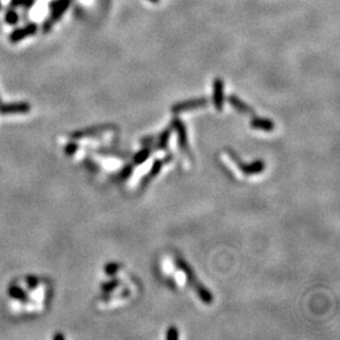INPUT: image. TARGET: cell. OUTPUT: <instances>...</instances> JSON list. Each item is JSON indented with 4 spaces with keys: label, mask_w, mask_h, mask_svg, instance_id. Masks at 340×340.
Instances as JSON below:
<instances>
[{
    "label": "cell",
    "mask_w": 340,
    "mask_h": 340,
    "mask_svg": "<svg viewBox=\"0 0 340 340\" xmlns=\"http://www.w3.org/2000/svg\"><path fill=\"white\" fill-rule=\"evenodd\" d=\"M175 265L178 269L185 273L187 282H189L191 288L193 289L196 293H197L199 298L202 299V301L206 304L212 303L213 299H214L213 294L210 293L207 289H205V286L197 280V277H196L194 271L192 270V267H190V266L187 265V263L181 258L176 259Z\"/></svg>",
    "instance_id": "cell-1"
},
{
    "label": "cell",
    "mask_w": 340,
    "mask_h": 340,
    "mask_svg": "<svg viewBox=\"0 0 340 340\" xmlns=\"http://www.w3.org/2000/svg\"><path fill=\"white\" fill-rule=\"evenodd\" d=\"M70 3L71 0H54V1L50 3L51 15L43 25L44 32H48V31L52 28V25L54 24L57 20L61 19L62 16L64 15V12L69 9Z\"/></svg>",
    "instance_id": "cell-2"
},
{
    "label": "cell",
    "mask_w": 340,
    "mask_h": 340,
    "mask_svg": "<svg viewBox=\"0 0 340 340\" xmlns=\"http://www.w3.org/2000/svg\"><path fill=\"white\" fill-rule=\"evenodd\" d=\"M228 155L230 156V159L234 161V162L237 164V167L240 169V171L244 173L245 175H252V174H258L262 172L263 170L266 169L265 162L261 160H258L256 162H253L251 164H245L241 162V160L239 159V156L237 155L234 151L231 149H227Z\"/></svg>",
    "instance_id": "cell-3"
},
{
    "label": "cell",
    "mask_w": 340,
    "mask_h": 340,
    "mask_svg": "<svg viewBox=\"0 0 340 340\" xmlns=\"http://www.w3.org/2000/svg\"><path fill=\"white\" fill-rule=\"evenodd\" d=\"M172 126L175 129L177 132V141H178V146H180L181 151L185 152L186 154H190L189 151V140H187V131L185 124L182 122V120L178 118H175L173 120Z\"/></svg>",
    "instance_id": "cell-4"
},
{
    "label": "cell",
    "mask_w": 340,
    "mask_h": 340,
    "mask_svg": "<svg viewBox=\"0 0 340 340\" xmlns=\"http://www.w3.org/2000/svg\"><path fill=\"white\" fill-rule=\"evenodd\" d=\"M207 105L208 100L206 99V98H195V99L178 102V104L172 106V111L174 114H180L183 113V111H187L190 109L192 110L196 108H202V107H205Z\"/></svg>",
    "instance_id": "cell-5"
},
{
    "label": "cell",
    "mask_w": 340,
    "mask_h": 340,
    "mask_svg": "<svg viewBox=\"0 0 340 340\" xmlns=\"http://www.w3.org/2000/svg\"><path fill=\"white\" fill-rule=\"evenodd\" d=\"M31 106L25 101L11 102V104L0 105V114L1 115H21L29 113Z\"/></svg>",
    "instance_id": "cell-6"
},
{
    "label": "cell",
    "mask_w": 340,
    "mask_h": 340,
    "mask_svg": "<svg viewBox=\"0 0 340 340\" xmlns=\"http://www.w3.org/2000/svg\"><path fill=\"white\" fill-rule=\"evenodd\" d=\"M173 160V155L172 154H169L165 156V158L163 159H159V160H155L154 161V163L152 164V168L150 170V172L146 174V175L142 178V181H141V185L142 186H146L149 184V182L152 180V178H154L156 175H158L159 172L161 171V169L163 168V165H165L167 163L169 162H171V161Z\"/></svg>",
    "instance_id": "cell-7"
},
{
    "label": "cell",
    "mask_w": 340,
    "mask_h": 340,
    "mask_svg": "<svg viewBox=\"0 0 340 340\" xmlns=\"http://www.w3.org/2000/svg\"><path fill=\"white\" fill-rule=\"evenodd\" d=\"M37 30H38V26L34 24H30L28 25L24 26V28L17 29L13 31L10 35V42L11 43L20 42L22 39H25L30 37V35H33L35 32H37Z\"/></svg>",
    "instance_id": "cell-8"
},
{
    "label": "cell",
    "mask_w": 340,
    "mask_h": 340,
    "mask_svg": "<svg viewBox=\"0 0 340 340\" xmlns=\"http://www.w3.org/2000/svg\"><path fill=\"white\" fill-rule=\"evenodd\" d=\"M213 101L216 109L221 110L223 106V82L220 78H215L214 91H213Z\"/></svg>",
    "instance_id": "cell-9"
},
{
    "label": "cell",
    "mask_w": 340,
    "mask_h": 340,
    "mask_svg": "<svg viewBox=\"0 0 340 340\" xmlns=\"http://www.w3.org/2000/svg\"><path fill=\"white\" fill-rule=\"evenodd\" d=\"M228 101H229V104L234 107L238 113L248 115V116H254V109L251 108V107L245 104V102H243L237 96L235 95L229 96L228 97Z\"/></svg>",
    "instance_id": "cell-10"
},
{
    "label": "cell",
    "mask_w": 340,
    "mask_h": 340,
    "mask_svg": "<svg viewBox=\"0 0 340 340\" xmlns=\"http://www.w3.org/2000/svg\"><path fill=\"white\" fill-rule=\"evenodd\" d=\"M250 127L253 129H258V130L272 131L273 129H274V122L267 118L254 117L251 121H250Z\"/></svg>",
    "instance_id": "cell-11"
},
{
    "label": "cell",
    "mask_w": 340,
    "mask_h": 340,
    "mask_svg": "<svg viewBox=\"0 0 340 340\" xmlns=\"http://www.w3.org/2000/svg\"><path fill=\"white\" fill-rule=\"evenodd\" d=\"M9 295H10L12 298L18 299V301H21V302L28 301V294H26L25 291L22 290L17 285H11L10 288H9Z\"/></svg>",
    "instance_id": "cell-12"
},
{
    "label": "cell",
    "mask_w": 340,
    "mask_h": 340,
    "mask_svg": "<svg viewBox=\"0 0 340 340\" xmlns=\"http://www.w3.org/2000/svg\"><path fill=\"white\" fill-rule=\"evenodd\" d=\"M171 128L165 129V130L161 133L160 137L158 138V145H156L155 150H167L168 149V143L170 140V137H171Z\"/></svg>",
    "instance_id": "cell-13"
},
{
    "label": "cell",
    "mask_w": 340,
    "mask_h": 340,
    "mask_svg": "<svg viewBox=\"0 0 340 340\" xmlns=\"http://www.w3.org/2000/svg\"><path fill=\"white\" fill-rule=\"evenodd\" d=\"M108 127L109 126H99V127L91 128L86 131H79V132L74 133V137H78V139H80V138L86 137V136H97V135H99V133H102V132H105L106 130H108V129H107Z\"/></svg>",
    "instance_id": "cell-14"
},
{
    "label": "cell",
    "mask_w": 340,
    "mask_h": 340,
    "mask_svg": "<svg viewBox=\"0 0 340 340\" xmlns=\"http://www.w3.org/2000/svg\"><path fill=\"white\" fill-rule=\"evenodd\" d=\"M151 151L152 149L150 146H145L143 147L142 150H140L138 152V153L133 156V163H135L136 165H139V164H142L145 161H146L147 159H149V156L151 154Z\"/></svg>",
    "instance_id": "cell-15"
},
{
    "label": "cell",
    "mask_w": 340,
    "mask_h": 340,
    "mask_svg": "<svg viewBox=\"0 0 340 340\" xmlns=\"http://www.w3.org/2000/svg\"><path fill=\"white\" fill-rule=\"evenodd\" d=\"M118 284H119V282L117 280L109 281V282H107V283H104L101 285V290L104 291V292L110 293V292H113L116 288H117Z\"/></svg>",
    "instance_id": "cell-16"
},
{
    "label": "cell",
    "mask_w": 340,
    "mask_h": 340,
    "mask_svg": "<svg viewBox=\"0 0 340 340\" xmlns=\"http://www.w3.org/2000/svg\"><path fill=\"white\" fill-rule=\"evenodd\" d=\"M4 19H6L7 24H16L18 20H19V17H18L16 11H9L6 15V18H4Z\"/></svg>",
    "instance_id": "cell-17"
},
{
    "label": "cell",
    "mask_w": 340,
    "mask_h": 340,
    "mask_svg": "<svg viewBox=\"0 0 340 340\" xmlns=\"http://www.w3.org/2000/svg\"><path fill=\"white\" fill-rule=\"evenodd\" d=\"M119 269V266L117 265V263H115V262H111V263H108L105 267V272H106V274H108V275H114L116 274V272L118 271Z\"/></svg>",
    "instance_id": "cell-18"
},
{
    "label": "cell",
    "mask_w": 340,
    "mask_h": 340,
    "mask_svg": "<svg viewBox=\"0 0 340 340\" xmlns=\"http://www.w3.org/2000/svg\"><path fill=\"white\" fill-rule=\"evenodd\" d=\"M34 0H11V6L13 7H19V6H25L31 7L33 4Z\"/></svg>",
    "instance_id": "cell-19"
},
{
    "label": "cell",
    "mask_w": 340,
    "mask_h": 340,
    "mask_svg": "<svg viewBox=\"0 0 340 340\" xmlns=\"http://www.w3.org/2000/svg\"><path fill=\"white\" fill-rule=\"evenodd\" d=\"M178 338V332L175 327H170L167 332V339L169 340H175Z\"/></svg>",
    "instance_id": "cell-20"
},
{
    "label": "cell",
    "mask_w": 340,
    "mask_h": 340,
    "mask_svg": "<svg viewBox=\"0 0 340 340\" xmlns=\"http://www.w3.org/2000/svg\"><path fill=\"white\" fill-rule=\"evenodd\" d=\"M78 149V146L76 145V143H69L68 146H65V153L66 154H69V155H73L76 151H77Z\"/></svg>",
    "instance_id": "cell-21"
},
{
    "label": "cell",
    "mask_w": 340,
    "mask_h": 340,
    "mask_svg": "<svg viewBox=\"0 0 340 340\" xmlns=\"http://www.w3.org/2000/svg\"><path fill=\"white\" fill-rule=\"evenodd\" d=\"M131 172H132V167L131 165H127V167H124L122 169V171L120 172V178H122V180H124V178H128L129 176L131 175Z\"/></svg>",
    "instance_id": "cell-22"
},
{
    "label": "cell",
    "mask_w": 340,
    "mask_h": 340,
    "mask_svg": "<svg viewBox=\"0 0 340 340\" xmlns=\"http://www.w3.org/2000/svg\"><path fill=\"white\" fill-rule=\"evenodd\" d=\"M25 281H26V284H28L30 289H35L39 283V281L35 276H28Z\"/></svg>",
    "instance_id": "cell-23"
},
{
    "label": "cell",
    "mask_w": 340,
    "mask_h": 340,
    "mask_svg": "<svg viewBox=\"0 0 340 340\" xmlns=\"http://www.w3.org/2000/svg\"><path fill=\"white\" fill-rule=\"evenodd\" d=\"M53 338H54L55 340H56V339H64V336H62V335H60V334H57V335H55V336H54V337H53Z\"/></svg>",
    "instance_id": "cell-24"
},
{
    "label": "cell",
    "mask_w": 340,
    "mask_h": 340,
    "mask_svg": "<svg viewBox=\"0 0 340 340\" xmlns=\"http://www.w3.org/2000/svg\"><path fill=\"white\" fill-rule=\"evenodd\" d=\"M150 1H152V2H159L160 0H150Z\"/></svg>",
    "instance_id": "cell-25"
},
{
    "label": "cell",
    "mask_w": 340,
    "mask_h": 340,
    "mask_svg": "<svg viewBox=\"0 0 340 340\" xmlns=\"http://www.w3.org/2000/svg\"><path fill=\"white\" fill-rule=\"evenodd\" d=\"M0 8H1V0H0Z\"/></svg>",
    "instance_id": "cell-26"
},
{
    "label": "cell",
    "mask_w": 340,
    "mask_h": 340,
    "mask_svg": "<svg viewBox=\"0 0 340 340\" xmlns=\"http://www.w3.org/2000/svg\"><path fill=\"white\" fill-rule=\"evenodd\" d=\"M0 102H1V101H0Z\"/></svg>",
    "instance_id": "cell-27"
}]
</instances>
